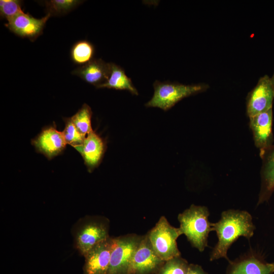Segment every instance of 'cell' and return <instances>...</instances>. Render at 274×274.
I'll return each mask as SVG.
<instances>
[{"mask_svg": "<svg viewBox=\"0 0 274 274\" xmlns=\"http://www.w3.org/2000/svg\"><path fill=\"white\" fill-rule=\"evenodd\" d=\"M211 226L213 231L216 232L218 239L211 253V261L224 258L230 262L227 253L231 245L240 236L249 239L255 229L250 214L235 210L223 212L220 220L216 223H211Z\"/></svg>", "mask_w": 274, "mask_h": 274, "instance_id": "obj_1", "label": "cell"}, {"mask_svg": "<svg viewBox=\"0 0 274 274\" xmlns=\"http://www.w3.org/2000/svg\"><path fill=\"white\" fill-rule=\"evenodd\" d=\"M110 221L99 215H86L79 219L71 230L75 248L83 256L98 243L110 237Z\"/></svg>", "mask_w": 274, "mask_h": 274, "instance_id": "obj_2", "label": "cell"}, {"mask_svg": "<svg viewBox=\"0 0 274 274\" xmlns=\"http://www.w3.org/2000/svg\"><path fill=\"white\" fill-rule=\"evenodd\" d=\"M209 212L204 206L192 204L179 214L180 229L193 247L200 252L208 246V235L213 228L209 221Z\"/></svg>", "mask_w": 274, "mask_h": 274, "instance_id": "obj_3", "label": "cell"}, {"mask_svg": "<svg viewBox=\"0 0 274 274\" xmlns=\"http://www.w3.org/2000/svg\"><path fill=\"white\" fill-rule=\"evenodd\" d=\"M153 87L154 94L145 106L159 108L166 111L183 98L203 92L209 86L205 84L184 85L156 80L153 83Z\"/></svg>", "mask_w": 274, "mask_h": 274, "instance_id": "obj_4", "label": "cell"}, {"mask_svg": "<svg viewBox=\"0 0 274 274\" xmlns=\"http://www.w3.org/2000/svg\"><path fill=\"white\" fill-rule=\"evenodd\" d=\"M147 234L154 251L163 261L181 256L177 243L182 235L180 229L172 226L164 216L160 218Z\"/></svg>", "mask_w": 274, "mask_h": 274, "instance_id": "obj_5", "label": "cell"}, {"mask_svg": "<svg viewBox=\"0 0 274 274\" xmlns=\"http://www.w3.org/2000/svg\"><path fill=\"white\" fill-rule=\"evenodd\" d=\"M143 236L128 234L113 237V246L107 274H127L131 259Z\"/></svg>", "mask_w": 274, "mask_h": 274, "instance_id": "obj_6", "label": "cell"}, {"mask_svg": "<svg viewBox=\"0 0 274 274\" xmlns=\"http://www.w3.org/2000/svg\"><path fill=\"white\" fill-rule=\"evenodd\" d=\"M164 262L154 251L146 234L131 259L127 274L156 273Z\"/></svg>", "mask_w": 274, "mask_h": 274, "instance_id": "obj_7", "label": "cell"}, {"mask_svg": "<svg viewBox=\"0 0 274 274\" xmlns=\"http://www.w3.org/2000/svg\"><path fill=\"white\" fill-rule=\"evenodd\" d=\"M274 89L270 78H260L256 86L249 93L247 99V114L249 118L272 109Z\"/></svg>", "mask_w": 274, "mask_h": 274, "instance_id": "obj_8", "label": "cell"}, {"mask_svg": "<svg viewBox=\"0 0 274 274\" xmlns=\"http://www.w3.org/2000/svg\"><path fill=\"white\" fill-rule=\"evenodd\" d=\"M113 246V237L110 236L88 251L84 255L83 274H107Z\"/></svg>", "mask_w": 274, "mask_h": 274, "instance_id": "obj_9", "label": "cell"}, {"mask_svg": "<svg viewBox=\"0 0 274 274\" xmlns=\"http://www.w3.org/2000/svg\"><path fill=\"white\" fill-rule=\"evenodd\" d=\"M272 109L250 117L255 146L262 154L273 145Z\"/></svg>", "mask_w": 274, "mask_h": 274, "instance_id": "obj_10", "label": "cell"}, {"mask_svg": "<svg viewBox=\"0 0 274 274\" xmlns=\"http://www.w3.org/2000/svg\"><path fill=\"white\" fill-rule=\"evenodd\" d=\"M50 16L47 14L43 18L38 19L23 12L8 21L6 26L15 35L34 41L43 33Z\"/></svg>", "mask_w": 274, "mask_h": 274, "instance_id": "obj_11", "label": "cell"}, {"mask_svg": "<svg viewBox=\"0 0 274 274\" xmlns=\"http://www.w3.org/2000/svg\"><path fill=\"white\" fill-rule=\"evenodd\" d=\"M31 144L38 152L43 154L48 159L61 153L67 144L62 132L52 126L42 129L32 140Z\"/></svg>", "mask_w": 274, "mask_h": 274, "instance_id": "obj_12", "label": "cell"}, {"mask_svg": "<svg viewBox=\"0 0 274 274\" xmlns=\"http://www.w3.org/2000/svg\"><path fill=\"white\" fill-rule=\"evenodd\" d=\"M74 148L81 155L88 171L91 173L100 163L106 145L105 141L92 131L87 135L82 145Z\"/></svg>", "mask_w": 274, "mask_h": 274, "instance_id": "obj_13", "label": "cell"}, {"mask_svg": "<svg viewBox=\"0 0 274 274\" xmlns=\"http://www.w3.org/2000/svg\"><path fill=\"white\" fill-rule=\"evenodd\" d=\"M111 73V63L100 58L93 59L88 63L78 67L72 74L79 77L97 88L108 80Z\"/></svg>", "mask_w": 274, "mask_h": 274, "instance_id": "obj_14", "label": "cell"}, {"mask_svg": "<svg viewBox=\"0 0 274 274\" xmlns=\"http://www.w3.org/2000/svg\"><path fill=\"white\" fill-rule=\"evenodd\" d=\"M260 156L262 161L258 204L268 200L274 192V145L260 154Z\"/></svg>", "mask_w": 274, "mask_h": 274, "instance_id": "obj_15", "label": "cell"}, {"mask_svg": "<svg viewBox=\"0 0 274 274\" xmlns=\"http://www.w3.org/2000/svg\"><path fill=\"white\" fill-rule=\"evenodd\" d=\"M272 263H268L252 254L230 262L226 274H273Z\"/></svg>", "mask_w": 274, "mask_h": 274, "instance_id": "obj_16", "label": "cell"}, {"mask_svg": "<svg viewBox=\"0 0 274 274\" xmlns=\"http://www.w3.org/2000/svg\"><path fill=\"white\" fill-rule=\"evenodd\" d=\"M111 88L116 90H126L132 94H139L137 89L133 86L131 79L120 66L111 63V73L108 80L98 88Z\"/></svg>", "mask_w": 274, "mask_h": 274, "instance_id": "obj_17", "label": "cell"}, {"mask_svg": "<svg viewBox=\"0 0 274 274\" xmlns=\"http://www.w3.org/2000/svg\"><path fill=\"white\" fill-rule=\"evenodd\" d=\"M94 51L92 43L86 40L79 41L71 48V58L74 63L84 65L94 59Z\"/></svg>", "mask_w": 274, "mask_h": 274, "instance_id": "obj_18", "label": "cell"}, {"mask_svg": "<svg viewBox=\"0 0 274 274\" xmlns=\"http://www.w3.org/2000/svg\"><path fill=\"white\" fill-rule=\"evenodd\" d=\"M92 115L91 108L84 104L78 111L71 117L78 130L86 136L93 131L91 126Z\"/></svg>", "mask_w": 274, "mask_h": 274, "instance_id": "obj_19", "label": "cell"}, {"mask_svg": "<svg viewBox=\"0 0 274 274\" xmlns=\"http://www.w3.org/2000/svg\"><path fill=\"white\" fill-rule=\"evenodd\" d=\"M82 2L78 0H51L45 1L44 4L47 13L51 16L65 14Z\"/></svg>", "mask_w": 274, "mask_h": 274, "instance_id": "obj_20", "label": "cell"}, {"mask_svg": "<svg viewBox=\"0 0 274 274\" xmlns=\"http://www.w3.org/2000/svg\"><path fill=\"white\" fill-rule=\"evenodd\" d=\"M189 264L180 256L165 261L156 274H187Z\"/></svg>", "mask_w": 274, "mask_h": 274, "instance_id": "obj_21", "label": "cell"}, {"mask_svg": "<svg viewBox=\"0 0 274 274\" xmlns=\"http://www.w3.org/2000/svg\"><path fill=\"white\" fill-rule=\"evenodd\" d=\"M65 127L62 134L67 144L74 148L82 145L86 138L76 128L71 117L64 119Z\"/></svg>", "mask_w": 274, "mask_h": 274, "instance_id": "obj_22", "label": "cell"}, {"mask_svg": "<svg viewBox=\"0 0 274 274\" xmlns=\"http://www.w3.org/2000/svg\"><path fill=\"white\" fill-rule=\"evenodd\" d=\"M22 1L19 0H1L0 15L8 21L23 13L21 9Z\"/></svg>", "mask_w": 274, "mask_h": 274, "instance_id": "obj_23", "label": "cell"}, {"mask_svg": "<svg viewBox=\"0 0 274 274\" xmlns=\"http://www.w3.org/2000/svg\"><path fill=\"white\" fill-rule=\"evenodd\" d=\"M187 274H208L201 266L196 264H189Z\"/></svg>", "mask_w": 274, "mask_h": 274, "instance_id": "obj_24", "label": "cell"}, {"mask_svg": "<svg viewBox=\"0 0 274 274\" xmlns=\"http://www.w3.org/2000/svg\"><path fill=\"white\" fill-rule=\"evenodd\" d=\"M270 80H271V83L272 84L273 89H274V74H273L272 78L270 79Z\"/></svg>", "mask_w": 274, "mask_h": 274, "instance_id": "obj_25", "label": "cell"}, {"mask_svg": "<svg viewBox=\"0 0 274 274\" xmlns=\"http://www.w3.org/2000/svg\"><path fill=\"white\" fill-rule=\"evenodd\" d=\"M272 265L273 270L274 271V262L272 263Z\"/></svg>", "mask_w": 274, "mask_h": 274, "instance_id": "obj_26", "label": "cell"}]
</instances>
